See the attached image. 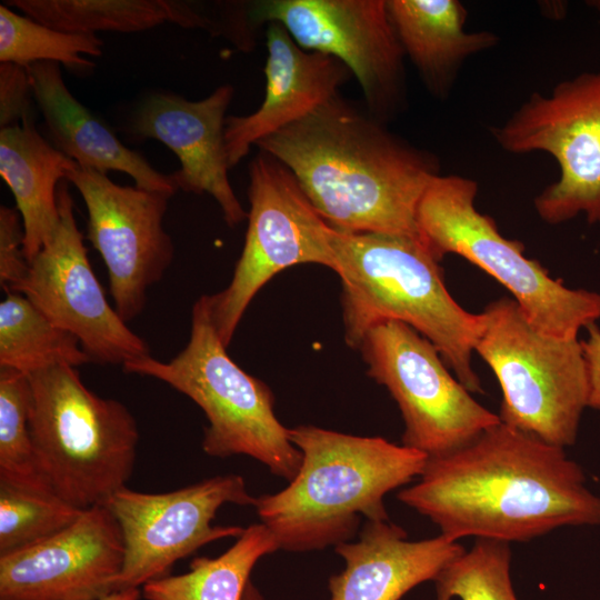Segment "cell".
<instances>
[{
  "mask_svg": "<svg viewBox=\"0 0 600 600\" xmlns=\"http://www.w3.org/2000/svg\"><path fill=\"white\" fill-rule=\"evenodd\" d=\"M566 449L502 422L468 444L428 458L397 499L439 534L526 542L562 527L600 526V496Z\"/></svg>",
  "mask_w": 600,
  "mask_h": 600,
  "instance_id": "obj_1",
  "label": "cell"
},
{
  "mask_svg": "<svg viewBox=\"0 0 600 600\" xmlns=\"http://www.w3.org/2000/svg\"><path fill=\"white\" fill-rule=\"evenodd\" d=\"M336 94L256 146L283 163L333 229L420 236L417 209L438 158Z\"/></svg>",
  "mask_w": 600,
  "mask_h": 600,
  "instance_id": "obj_2",
  "label": "cell"
},
{
  "mask_svg": "<svg viewBox=\"0 0 600 600\" xmlns=\"http://www.w3.org/2000/svg\"><path fill=\"white\" fill-rule=\"evenodd\" d=\"M301 451L297 476L283 490L254 498L258 517L279 549L322 550L349 542L361 517L390 520L383 499L416 480L428 457L382 437H361L311 424L289 429Z\"/></svg>",
  "mask_w": 600,
  "mask_h": 600,
  "instance_id": "obj_3",
  "label": "cell"
},
{
  "mask_svg": "<svg viewBox=\"0 0 600 600\" xmlns=\"http://www.w3.org/2000/svg\"><path fill=\"white\" fill-rule=\"evenodd\" d=\"M333 271L342 292L346 343L358 348L377 323L403 322L427 338L463 387L482 393L472 368L479 313L450 296L442 269L420 236L349 233L333 229Z\"/></svg>",
  "mask_w": 600,
  "mask_h": 600,
  "instance_id": "obj_4",
  "label": "cell"
},
{
  "mask_svg": "<svg viewBox=\"0 0 600 600\" xmlns=\"http://www.w3.org/2000/svg\"><path fill=\"white\" fill-rule=\"evenodd\" d=\"M28 377L29 427L43 478L78 509L104 504L131 478L139 442L134 417L122 402L89 390L76 367L54 364Z\"/></svg>",
  "mask_w": 600,
  "mask_h": 600,
  "instance_id": "obj_5",
  "label": "cell"
},
{
  "mask_svg": "<svg viewBox=\"0 0 600 600\" xmlns=\"http://www.w3.org/2000/svg\"><path fill=\"white\" fill-rule=\"evenodd\" d=\"M122 368L158 379L198 404L208 420L201 443L208 456H249L277 477L291 481L297 476L302 453L276 416L273 393L228 354L209 296L194 302L189 341L174 358L164 362L149 356Z\"/></svg>",
  "mask_w": 600,
  "mask_h": 600,
  "instance_id": "obj_6",
  "label": "cell"
},
{
  "mask_svg": "<svg viewBox=\"0 0 600 600\" xmlns=\"http://www.w3.org/2000/svg\"><path fill=\"white\" fill-rule=\"evenodd\" d=\"M476 180L439 174L417 209V227L433 257H463L503 284L528 322L540 333L574 339L600 319V293L570 289L524 254L517 240L503 237L494 220L478 211Z\"/></svg>",
  "mask_w": 600,
  "mask_h": 600,
  "instance_id": "obj_7",
  "label": "cell"
},
{
  "mask_svg": "<svg viewBox=\"0 0 600 600\" xmlns=\"http://www.w3.org/2000/svg\"><path fill=\"white\" fill-rule=\"evenodd\" d=\"M473 344L501 388L502 423L561 448L574 444L588 408L581 341L537 331L513 298L491 301Z\"/></svg>",
  "mask_w": 600,
  "mask_h": 600,
  "instance_id": "obj_8",
  "label": "cell"
},
{
  "mask_svg": "<svg viewBox=\"0 0 600 600\" xmlns=\"http://www.w3.org/2000/svg\"><path fill=\"white\" fill-rule=\"evenodd\" d=\"M490 132L507 152L542 151L557 161L558 180L533 201L541 220L558 224L582 213L600 224V71L563 80L549 96L531 93Z\"/></svg>",
  "mask_w": 600,
  "mask_h": 600,
  "instance_id": "obj_9",
  "label": "cell"
},
{
  "mask_svg": "<svg viewBox=\"0 0 600 600\" xmlns=\"http://www.w3.org/2000/svg\"><path fill=\"white\" fill-rule=\"evenodd\" d=\"M248 229L229 286L210 297L211 316L228 348L249 303L280 271L303 263L334 269L333 228L314 209L294 174L260 151L249 166Z\"/></svg>",
  "mask_w": 600,
  "mask_h": 600,
  "instance_id": "obj_10",
  "label": "cell"
},
{
  "mask_svg": "<svg viewBox=\"0 0 600 600\" xmlns=\"http://www.w3.org/2000/svg\"><path fill=\"white\" fill-rule=\"evenodd\" d=\"M357 349L369 377L386 387L400 409L401 444L437 458L501 422L450 373L437 348L412 327L393 320L377 323Z\"/></svg>",
  "mask_w": 600,
  "mask_h": 600,
  "instance_id": "obj_11",
  "label": "cell"
},
{
  "mask_svg": "<svg viewBox=\"0 0 600 600\" xmlns=\"http://www.w3.org/2000/svg\"><path fill=\"white\" fill-rule=\"evenodd\" d=\"M254 23L278 22L304 50L340 60L361 87L370 113L386 123L406 104L402 47L387 0H264Z\"/></svg>",
  "mask_w": 600,
  "mask_h": 600,
  "instance_id": "obj_12",
  "label": "cell"
},
{
  "mask_svg": "<svg viewBox=\"0 0 600 600\" xmlns=\"http://www.w3.org/2000/svg\"><path fill=\"white\" fill-rule=\"evenodd\" d=\"M241 476L227 474L162 493L127 486L104 503L118 520L126 544L117 591L136 589L169 576L172 566L199 548L224 538H238V526H213L226 503L253 506Z\"/></svg>",
  "mask_w": 600,
  "mask_h": 600,
  "instance_id": "obj_13",
  "label": "cell"
},
{
  "mask_svg": "<svg viewBox=\"0 0 600 600\" xmlns=\"http://www.w3.org/2000/svg\"><path fill=\"white\" fill-rule=\"evenodd\" d=\"M57 202L58 227L29 262L17 292L73 334L91 362L123 366L149 357L148 343L109 304L90 266L67 180L58 186Z\"/></svg>",
  "mask_w": 600,
  "mask_h": 600,
  "instance_id": "obj_14",
  "label": "cell"
},
{
  "mask_svg": "<svg viewBox=\"0 0 600 600\" xmlns=\"http://www.w3.org/2000/svg\"><path fill=\"white\" fill-rule=\"evenodd\" d=\"M88 210L87 238L108 269L114 309L124 321L144 309L148 289L160 281L174 257L163 229L168 193L119 186L77 162L67 171Z\"/></svg>",
  "mask_w": 600,
  "mask_h": 600,
  "instance_id": "obj_15",
  "label": "cell"
},
{
  "mask_svg": "<svg viewBox=\"0 0 600 600\" xmlns=\"http://www.w3.org/2000/svg\"><path fill=\"white\" fill-rule=\"evenodd\" d=\"M124 557L118 520L92 506L56 534L0 556V600H101L117 591Z\"/></svg>",
  "mask_w": 600,
  "mask_h": 600,
  "instance_id": "obj_16",
  "label": "cell"
},
{
  "mask_svg": "<svg viewBox=\"0 0 600 600\" xmlns=\"http://www.w3.org/2000/svg\"><path fill=\"white\" fill-rule=\"evenodd\" d=\"M233 93L230 84L198 101L153 93L139 104L129 127L134 137L156 139L172 150L181 166L172 173L178 189L212 196L230 227L248 218L228 177L224 123Z\"/></svg>",
  "mask_w": 600,
  "mask_h": 600,
  "instance_id": "obj_17",
  "label": "cell"
},
{
  "mask_svg": "<svg viewBox=\"0 0 600 600\" xmlns=\"http://www.w3.org/2000/svg\"><path fill=\"white\" fill-rule=\"evenodd\" d=\"M266 92L247 116H229L224 143L229 167L248 156L252 144L300 120L339 93L352 73L337 58L298 46L278 22L268 23Z\"/></svg>",
  "mask_w": 600,
  "mask_h": 600,
  "instance_id": "obj_18",
  "label": "cell"
},
{
  "mask_svg": "<svg viewBox=\"0 0 600 600\" xmlns=\"http://www.w3.org/2000/svg\"><path fill=\"white\" fill-rule=\"evenodd\" d=\"M464 548L441 534L409 540L390 520H366L359 539L334 547L344 569L328 581L330 600H401L419 584L433 581Z\"/></svg>",
  "mask_w": 600,
  "mask_h": 600,
  "instance_id": "obj_19",
  "label": "cell"
},
{
  "mask_svg": "<svg viewBox=\"0 0 600 600\" xmlns=\"http://www.w3.org/2000/svg\"><path fill=\"white\" fill-rule=\"evenodd\" d=\"M27 69L34 100L54 148L80 167L103 174L110 170L121 171L141 189L170 196L179 190L172 173L166 174L152 168L72 96L59 63L36 62Z\"/></svg>",
  "mask_w": 600,
  "mask_h": 600,
  "instance_id": "obj_20",
  "label": "cell"
},
{
  "mask_svg": "<svg viewBox=\"0 0 600 600\" xmlns=\"http://www.w3.org/2000/svg\"><path fill=\"white\" fill-rule=\"evenodd\" d=\"M387 10L404 56L427 90L441 100L467 59L499 42L491 31L464 29L467 10L458 0H387Z\"/></svg>",
  "mask_w": 600,
  "mask_h": 600,
  "instance_id": "obj_21",
  "label": "cell"
},
{
  "mask_svg": "<svg viewBox=\"0 0 600 600\" xmlns=\"http://www.w3.org/2000/svg\"><path fill=\"white\" fill-rule=\"evenodd\" d=\"M74 163L40 136L33 120L0 130V176L21 216L28 262L58 227V186Z\"/></svg>",
  "mask_w": 600,
  "mask_h": 600,
  "instance_id": "obj_22",
  "label": "cell"
},
{
  "mask_svg": "<svg viewBox=\"0 0 600 600\" xmlns=\"http://www.w3.org/2000/svg\"><path fill=\"white\" fill-rule=\"evenodd\" d=\"M24 16L51 28L96 34L138 32L166 21L200 28L202 17L190 4L164 0H9Z\"/></svg>",
  "mask_w": 600,
  "mask_h": 600,
  "instance_id": "obj_23",
  "label": "cell"
},
{
  "mask_svg": "<svg viewBox=\"0 0 600 600\" xmlns=\"http://www.w3.org/2000/svg\"><path fill=\"white\" fill-rule=\"evenodd\" d=\"M279 546L263 523H252L217 558L200 557L190 570L142 586L147 600H242L249 576L260 558Z\"/></svg>",
  "mask_w": 600,
  "mask_h": 600,
  "instance_id": "obj_24",
  "label": "cell"
},
{
  "mask_svg": "<svg viewBox=\"0 0 600 600\" xmlns=\"http://www.w3.org/2000/svg\"><path fill=\"white\" fill-rule=\"evenodd\" d=\"M88 362L73 334L52 323L23 294L6 293L0 303V368L30 374L54 364Z\"/></svg>",
  "mask_w": 600,
  "mask_h": 600,
  "instance_id": "obj_25",
  "label": "cell"
},
{
  "mask_svg": "<svg viewBox=\"0 0 600 600\" xmlns=\"http://www.w3.org/2000/svg\"><path fill=\"white\" fill-rule=\"evenodd\" d=\"M103 42L97 34L61 31L0 6V61L28 68L36 62L90 69L82 56L99 57Z\"/></svg>",
  "mask_w": 600,
  "mask_h": 600,
  "instance_id": "obj_26",
  "label": "cell"
},
{
  "mask_svg": "<svg viewBox=\"0 0 600 600\" xmlns=\"http://www.w3.org/2000/svg\"><path fill=\"white\" fill-rule=\"evenodd\" d=\"M82 511L51 490L0 479V556L56 534Z\"/></svg>",
  "mask_w": 600,
  "mask_h": 600,
  "instance_id": "obj_27",
  "label": "cell"
},
{
  "mask_svg": "<svg viewBox=\"0 0 600 600\" xmlns=\"http://www.w3.org/2000/svg\"><path fill=\"white\" fill-rule=\"evenodd\" d=\"M436 600H519L511 580L510 543L476 539L433 580Z\"/></svg>",
  "mask_w": 600,
  "mask_h": 600,
  "instance_id": "obj_28",
  "label": "cell"
},
{
  "mask_svg": "<svg viewBox=\"0 0 600 600\" xmlns=\"http://www.w3.org/2000/svg\"><path fill=\"white\" fill-rule=\"evenodd\" d=\"M31 398L28 374L0 368V479L52 491L40 471L32 443Z\"/></svg>",
  "mask_w": 600,
  "mask_h": 600,
  "instance_id": "obj_29",
  "label": "cell"
},
{
  "mask_svg": "<svg viewBox=\"0 0 600 600\" xmlns=\"http://www.w3.org/2000/svg\"><path fill=\"white\" fill-rule=\"evenodd\" d=\"M24 231L18 209L0 208V283L6 293L17 292L29 270Z\"/></svg>",
  "mask_w": 600,
  "mask_h": 600,
  "instance_id": "obj_30",
  "label": "cell"
},
{
  "mask_svg": "<svg viewBox=\"0 0 600 600\" xmlns=\"http://www.w3.org/2000/svg\"><path fill=\"white\" fill-rule=\"evenodd\" d=\"M32 86L27 68L14 63L0 64V127L33 120Z\"/></svg>",
  "mask_w": 600,
  "mask_h": 600,
  "instance_id": "obj_31",
  "label": "cell"
},
{
  "mask_svg": "<svg viewBox=\"0 0 600 600\" xmlns=\"http://www.w3.org/2000/svg\"><path fill=\"white\" fill-rule=\"evenodd\" d=\"M588 338L581 340L588 374V408L600 411V329L589 326Z\"/></svg>",
  "mask_w": 600,
  "mask_h": 600,
  "instance_id": "obj_32",
  "label": "cell"
},
{
  "mask_svg": "<svg viewBox=\"0 0 600 600\" xmlns=\"http://www.w3.org/2000/svg\"><path fill=\"white\" fill-rule=\"evenodd\" d=\"M141 593L139 588L127 589L121 591H116L101 600H139Z\"/></svg>",
  "mask_w": 600,
  "mask_h": 600,
  "instance_id": "obj_33",
  "label": "cell"
},
{
  "mask_svg": "<svg viewBox=\"0 0 600 600\" xmlns=\"http://www.w3.org/2000/svg\"><path fill=\"white\" fill-rule=\"evenodd\" d=\"M242 600H263L258 589L249 581L247 584Z\"/></svg>",
  "mask_w": 600,
  "mask_h": 600,
  "instance_id": "obj_34",
  "label": "cell"
},
{
  "mask_svg": "<svg viewBox=\"0 0 600 600\" xmlns=\"http://www.w3.org/2000/svg\"><path fill=\"white\" fill-rule=\"evenodd\" d=\"M587 4L600 13V0L588 1Z\"/></svg>",
  "mask_w": 600,
  "mask_h": 600,
  "instance_id": "obj_35",
  "label": "cell"
}]
</instances>
